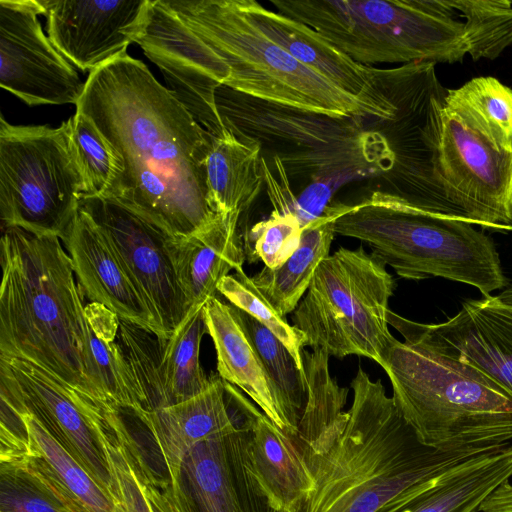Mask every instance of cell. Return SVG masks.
Instances as JSON below:
<instances>
[{"label": "cell", "mask_w": 512, "mask_h": 512, "mask_svg": "<svg viewBox=\"0 0 512 512\" xmlns=\"http://www.w3.org/2000/svg\"><path fill=\"white\" fill-rule=\"evenodd\" d=\"M83 210L104 234L147 301L164 340L190 313L172 256V236L114 199L82 196Z\"/></svg>", "instance_id": "7c38bea8"}, {"label": "cell", "mask_w": 512, "mask_h": 512, "mask_svg": "<svg viewBox=\"0 0 512 512\" xmlns=\"http://www.w3.org/2000/svg\"><path fill=\"white\" fill-rule=\"evenodd\" d=\"M134 457L153 512H199L183 475L175 479L159 477L144 458L138 443L135 445Z\"/></svg>", "instance_id": "8d00e7d4"}, {"label": "cell", "mask_w": 512, "mask_h": 512, "mask_svg": "<svg viewBox=\"0 0 512 512\" xmlns=\"http://www.w3.org/2000/svg\"><path fill=\"white\" fill-rule=\"evenodd\" d=\"M262 148L248 137L225 130L212 137L205 161L209 200L217 214H242L265 185Z\"/></svg>", "instance_id": "484cf974"}, {"label": "cell", "mask_w": 512, "mask_h": 512, "mask_svg": "<svg viewBox=\"0 0 512 512\" xmlns=\"http://www.w3.org/2000/svg\"><path fill=\"white\" fill-rule=\"evenodd\" d=\"M334 216L329 208L303 228L297 250L280 266L262 270L251 280L284 317L293 312L306 293L319 264L329 255L334 239Z\"/></svg>", "instance_id": "4316f807"}, {"label": "cell", "mask_w": 512, "mask_h": 512, "mask_svg": "<svg viewBox=\"0 0 512 512\" xmlns=\"http://www.w3.org/2000/svg\"><path fill=\"white\" fill-rule=\"evenodd\" d=\"M62 241L71 258L79 287L92 303L100 304L118 318L164 339L147 301L128 270L104 234L80 208Z\"/></svg>", "instance_id": "ffe728a7"}, {"label": "cell", "mask_w": 512, "mask_h": 512, "mask_svg": "<svg viewBox=\"0 0 512 512\" xmlns=\"http://www.w3.org/2000/svg\"><path fill=\"white\" fill-rule=\"evenodd\" d=\"M240 216L218 214L193 235L171 237L170 253L190 313L217 296L220 281L231 271L243 270L246 255L239 233Z\"/></svg>", "instance_id": "603a6c76"}, {"label": "cell", "mask_w": 512, "mask_h": 512, "mask_svg": "<svg viewBox=\"0 0 512 512\" xmlns=\"http://www.w3.org/2000/svg\"><path fill=\"white\" fill-rule=\"evenodd\" d=\"M480 512H512V483L500 485L481 505Z\"/></svg>", "instance_id": "ab89813d"}, {"label": "cell", "mask_w": 512, "mask_h": 512, "mask_svg": "<svg viewBox=\"0 0 512 512\" xmlns=\"http://www.w3.org/2000/svg\"><path fill=\"white\" fill-rule=\"evenodd\" d=\"M75 106L114 158L103 197L173 238L193 235L216 219L205 169L213 135L142 61L125 54L91 71Z\"/></svg>", "instance_id": "6da1fadb"}, {"label": "cell", "mask_w": 512, "mask_h": 512, "mask_svg": "<svg viewBox=\"0 0 512 512\" xmlns=\"http://www.w3.org/2000/svg\"><path fill=\"white\" fill-rule=\"evenodd\" d=\"M198 443L184 461L183 479L199 512H276L258 484L249 451L250 424Z\"/></svg>", "instance_id": "ac0fdd59"}, {"label": "cell", "mask_w": 512, "mask_h": 512, "mask_svg": "<svg viewBox=\"0 0 512 512\" xmlns=\"http://www.w3.org/2000/svg\"><path fill=\"white\" fill-rule=\"evenodd\" d=\"M136 418L153 437L168 478L175 479L183 475L184 461L192 449L233 429L240 421L241 412L227 392L225 381L213 375L209 387L200 394Z\"/></svg>", "instance_id": "7402d4cb"}, {"label": "cell", "mask_w": 512, "mask_h": 512, "mask_svg": "<svg viewBox=\"0 0 512 512\" xmlns=\"http://www.w3.org/2000/svg\"><path fill=\"white\" fill-rule=\"evenodd\" d=\"M1 402L34 415L115 504V489L81 395L40 366L0 356Z\"/></svg>", "instance_id": "9a60e30c"}, {"label": "cell", "mask_w": 512, "mask_h": 512, "mask_svg": "<svg viewBox=\"0 0 512 512\" xmlns=\"http://www.w3.org/2000/svg\"><path fill=\"white\" fill-rule=\"evenodd\" d=\"M240 322L278 395L293 429H298L307 401L305 371L296 364L284 344L251 315L236 307Z\"/></svg>", "instance_id": "4dcf8cb0"}, {"label": "cell", "mask_w": 512, "mask_h": 512, "mask_svg": "<svg viewBox=\"0 0 512 512\" xmlns=\"http://www.w3.org/2000/svg\"><path fill=\"white\" fill-rule=\"evenodd\" d=\"M511 478L512 443L507 442L453 466L380 512H479Z\"/></svg>", "instance_id": "d4e9b609"}, {"label": "cell", "mask_w": 512, "mask_h": 512, "mask_svg": "<svg viewBox=\"0 0 512 512\" xmlns=\"http://www.w3.org/2000/svg\"><path fill=\"white\" fill-rule=\"evenodd\" d=\"M464 24L467 54L474 61L495 59L512 44V1H450Z\"/></svg>", "instance_id": "d6a6232c"}, {"label": "cell", "mask_w": 512, "mask_h": 512, "mask_svg": "<svg viewBox=\"0 0 512 512\" xmlns=\"http://www.w3.org/2000/svg\"><path fill=\"white\" fill-rule=\"evenodd\" d=\"M207 327L204 306L191 312L173 335L163 341L159 362L164 407L206 390L212 381L200 363V344Z\"/></svg>", "instance_id": "f546056e"}, {"label": "cell", "mask_w": 512, "mask_h": 512, "mask_svg": "<svg viewBox=\"0 0 512 512\" xmlns=\"http://www.w3.org/2000/svg\"><path fill=\"white\" fill-rule=\"evenodd\" d=\"M41 0H0V86L29 106L77 104L83 82L42 30Z\"/></svg>", "instance_id": "5bb4252c"}, {"label": "cell", "mask_w": 512, "mask_h": 512, "mask_svg": "<svg viewBox=\"0 0 512 512\" xmlns=\"http://www.w3.org/2000/svg\"><path fill=\"white\" fill-rule=\"evenodd\" d=\"M218 293L270 330L284 344L297 366L305 371L302 357L305 336L274 308L244 270L224 277L218 285Z\"/></svg>", "instance_id": "836d02e7"}, {"label": "cell", "mask_w": 512, "mask_h": 512, "mask_svg": "<svg viewBox=\"0 0 512 512\" xmlns=\"http://www.w3.org/2000/svg\"><path fill=\"white\" fill-rule=\"evenodd\" d=\"M329 209L335 234L360 240L402 278L441 277L474 286L484 297L508 287L493 240L470 222L416 208L382 190Z\"/></svg>", "instance_id": "277c9868"}, {"label": "cell", "mask_w": 512, "mask_h": 512, "mask_svg": "<svg viewBox=\"0 0 512 512\" xmlns=\"http://www.w3.org/2000/svg\"><path fill=\"white\" fill-rule=\"evenodd\" d=\"M302 231L294 214L273 210L244 236L245 255H249L251 261L260 259L266 267L276 268L297 250Z\"/></svg>", "instance_id": "d590c367"}, {"label": "cell", "mask_w": 512, "mask_h": 512, "mask_svg": "<svg viewBox=\"0 0 512 512\" xmlns=\"http://www.w3.org/2000/svg\"><path fill=\"white\" fill-rule=\"evenodd\" d=\"M8 407L23 421L33 453L47 462L90 512H117L109 494L93 480L34 415Z\"/></svg>", "instance_id": "1f68e13d"}, {"label": "cell", "mask_w": 512, "mask_h": 512, "mask_svg": "<svg viewBox=\"0 0 512 512\" xmlns=\"http://www.w3.org/2000/svg\"><path fill=\"white\" fill-rule=\"evenodd\" d=\"M84 181L68 123L22 126L0 118V216L16 227L61 240L73 224Z\"/></svg>", "instance_id": "30bf717a"}, {"label": "cell", "mask_w": 512, "mask_h": 512, "mask_svg": "<svg viewBox=\"0 0 512 512\" xmlns=\"http://www.w3.org/2000/svg\"><path fill=\"white\" fill-rule=\"evenodd\" d=\"M204 316L217 354L218 375L244 392L276 427L286 432L297 431L286 417L236 307L216 296L204 305Z\"/></svg>", "instance_id": "cb8c5ba5"}, {"label": "cell", "mask_w": 512, "mask_h": 512, "mask_svg": "<svg viewBox=\"0 0 512 512\" xmlns=\"http://www.w3.org/2000/svg\"><path fill=\"white\" fill-rule=\"evenodd\" d=\"M344 428L311 463L314 489L295 512H380L489 448L424 445L381 380L358 368ZM495 447V446H494Z\"/></svg>", "instance_id": "7a4b0ae2"}, {"label": "cell", "mask_w": 512, "mask_h": 512, "mask_svg": "<svg viewBox=\"0 0 512 512\" xmlns=\"http://www.w3.org/2000/svg\"><path fill=\"white\" fill-rule=\"evenodd\" d=\"M238 4L266 36L300 63L347 93L395 114L397 107L382 91L378 68L354 61L313 28L255 0H238Z\"/></svg>", "instance_id": "44dd1931"}, {"label": "cell", "mask_w": 512, "mask_h": 512, "mask_svg": "<svg viewBox=\"0 0 512 512\" xmlns=\"http://www.w3.org/2000/svg\"><path fill=\"white\" fill-rule=\"evenodd\" d=\"M161 71L167 89L211 135L225 127L215 104L214 85L207 74L197 35L170 9L165 0H151L145 27L136 42Z\"/></svg>", "instance_id": "d6986e66"}, {"label": "cell", "mask_w": 512, "mask_h": 512, "mask_svg": "<svg viewBox=\"0 0 512 512\" xmlns=\"http://www.w3.org/2000/svg\"><path fill=\"white\" fill-rule=\"evenodd\" d=\"M9 464L21 470L61 512H90L47 462L37 454L33 453Z\"/></svg>", "instance_id": "f35d334b"}, {"label": "cell", "mask_w": 512, "mask_h": 512, "mask_svg": "<svg viewBox=\"0 0 512 512\" xmlns=\"http://www.w3.org/2000/svg\"><path fill=\"white\" fill-rule=\"evenodd\" d=\"M60 240L5 229L0 243V356L28 360L80 395L113 404L99 380L81 289Z\"/></svg>", "instance_id": "3957f363"}, {"label": "cell", "mask_w": 512, "mask_h": 512, "mask_svg": "<svg viewBox=\"0 0 512 512\" xmlns=\"http://www.w3.org/2000/svg\"><path fill=\"white\" fill-rule=\"evenodd\" d=\"M237 397L250 424L253 474L276 512H295L314 489L311 463L344 428V404L327 394H311L295 432L276 427L242 392Z\"/></svg>", "instance_id": "8fae6325"}, {"label": "cell", "mask_w": 512, "mask_h": 512, "mask_svg": "<svg viewBox=\"0 0 512 512\" xmlns=\"http://www.w3.org/2000/svg\"><path fill=\"white\" fill-rule=\"evenodd\" d=\"M439 168L459 219L483 228L512 229V153L493 146L446 109Z\"/></svg>", "instance_id": "4fadbf2b"}, {"label": "cell", "mask_w": 512, "mask_h": 512, "mask_svg": "<svg viewBox=\"0 0 512 512\" xmlns=\"http://www.w3.org/2000/svg\"><path fill=\"white\" fill-rule=\"evenodd\" d=\"M403 338L479 370L512 396V305L495 296L469 299L452 318L424 324L388 311Z\"/></svg>", "instance_id": "2e32d148"}, {"label": "cell", "mask_w": 512, "mask_h": 512, "mask_svg": "<svg viewBox=\"0 0 512 512\" xmlns=\"http://www.w3.org/2000/svg\"><path fill=\"white\" fill-rule=\"evenodd\" d=\"M49 39L74 67L96 70L127 54L151 0H41Z\"/></svg>", "instance_id": "e0dca14e"}, {"label": "cell", "mask_w": 512, "mask_h": 512, "mask_svg": "<svg viewBox=\"0 0 512 512\" xmlns=\"http://www.w3.org/2000/svg\"><path fill=\"white\" fill-rule=\"evenodd\" d=\"M223 126L258 142L278 158L288 177L323 181L335 190L347 181L394 171L388 139L365 118H336L265 102L224 85L215 91Z\"/></svg>", "instance_id": "52a82bcc"}, {"label": "cell", "mask_w": 512, "mask_h": 512, "mask_svg": "<svg viewBox=\"0 0 512 512\" xmlns=\"http://www.w3.org/2000/svg\"><path fill=\"white\" fill-rule=\"evenodd\" d=\"M67 123L74 155L84 181L83 196H104L115 169L114 158L106 140L94 123L78 111Z\"/></svg>", "instance_id": "e575fe53"}, {"label": "cell", "mask_w": 512, "mask_h": 512, "mask_svg": "<svg viewBox=\"0 0 512 512\" xmlns=\"http://www.w3.org/2000/svg\"><path fill=\"white\" fill-rule=\"evenodd\" d=\"M445 109L501 151L512 153V88L492 76L448 89Z\"/></svg>", "instance_id": "f1b7e54d"}, {"label": "cell", "mask_w": 512, "mask_h": 512, "mask_svg": "<svg viewBox=\"0 0 512 512\" xmlns=\"http://www.w3.org/2000/svg\"><path fill=\"white\" fill-rule=\"evenodd\" d=\"M381 367L399 413L424 445L489 448L512 439V396L474 367L410 338H394Z\"/></svg>", "instance_id": "5b68a950"}, {"label": "cell", "mask_w": 512, "mask_h": 512, "mask_svg": "<svg viewBox=\"0 0 512 512\" xmlns=\"http://www.w3.org/2000/svg\"><path fill=\"white\" fill-rule=\"evenodd\" d=\"M496 297L502 303L512 305V285L503 289Z\"/></svg>", "instance_id": "60d3db41"}, {"label": "cell", "mask_w": 512, "mask_h": 512, "mask_svg": "<svg viewBox=\"0 0 512 512\" xmlns=\"http://www.w3.org/2000/svg\"><path fill=\"white\" fill-rule=\"evenodd\" d=\"M224 65V86L252 98L336 118L389 114L312 71L266 36L238 0H165Z\"/></svg>", "instance_id": "8992f818"}, {"label": "cell", "mask_w": 512, "mask_h": 512, "mask_svg": "<svg viewBox=\"0 0 512 512\" xmlns=\"http://www.w3.org/2000/svg\"><path fill=\"white\" fill-rule=\"evenodd\" d=\"M277 12L313 28L366 66L461 62L463 20L449 0H271Z\"/></svg>", "instance_id": "ba28073f"}, {"label": "cell", "mask_w": 512, "mask_h": 512, "mask_svg": "<svg viewBox=\"0 0 512 512\" xmlns=\"http://www.w3.org/2000/svg\"><path fill=\"white\" fill-rule=\"evenodd\" d=\"M0 512H61L21 470L0 463Z\"/></svg>", "instance_id": "74e56055"}, {"label": "cell", "mask_w": 512, "mask_h": 512, "mask_svg": "<svg viewBox=\"0 0 512 512\" xmlns=\"http://www.w3.org/2000/svg\"><path fill=\"white\" fill-rule=\"evenodd\" d=\"M84 410L114 484L117 512H153L134 457L136 440L113 404L87 401Z\"/></svg>", "instance_id": "83f0119b"}, {"label": "cell", "mask_w": 512, "mask_h": 512, "mask_svg": "<svg viewBox=\"0 0 512 512\" xmlns=\"http://www.w3.org/2000/svg\"><path fill=\"white\" fill-rule=\"evenodd\" d=\"M395 287L386 265L362 246L341 247L315 270L293 311L294 326L312 349L336 358L363 356L381 366L394 340L387 316Z\"/></svg>", "instance_id": "9c48e42d"}]
</instances>
